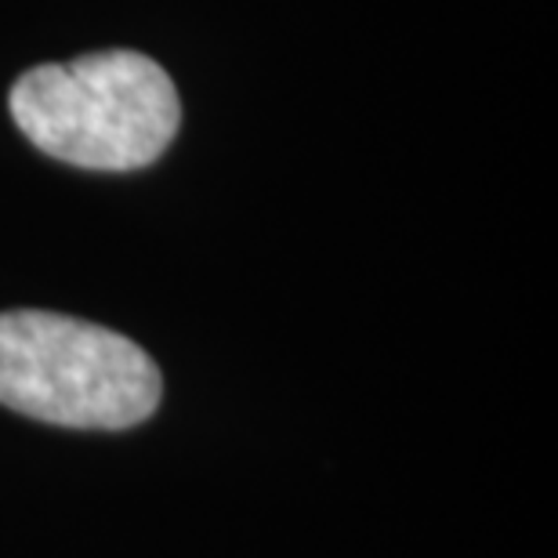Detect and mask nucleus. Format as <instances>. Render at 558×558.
I'll use <instances>...</instances> for the list:
<instances>
[{
  "label": "nucleus",
  "instance_id": "f257e3e1",
  "mask_svg": "<svg viewBox=\"0 0 558 558\" xmlns=\"http://www.w3.org/2000/svg\"><path fill=\"white\" fill-rule=\"evenodd\" d=\"M11 117L37 149L87 171H135L171 145L182 106L138 51L37 65L11 87Z\"/></svg>",
  "mask_w": 558,
  "mask_h": 558
},
{
  "label": "nucleus",
  "instance_id": "f03ea898",
  "mask_svg": "<svg viewBox=\"0 0 558 558\" xmlns=\"http://www.w3.org/2000/svg\"><path fill=\"white\" fill-rule=\"evenodd\" d=\"M160 371L135 341L59 312L0 316V407L62 428H131L160 403Z\"/></svg>",
  "mask_w": 558,
  "mask_h": 558
}]
</instances>
